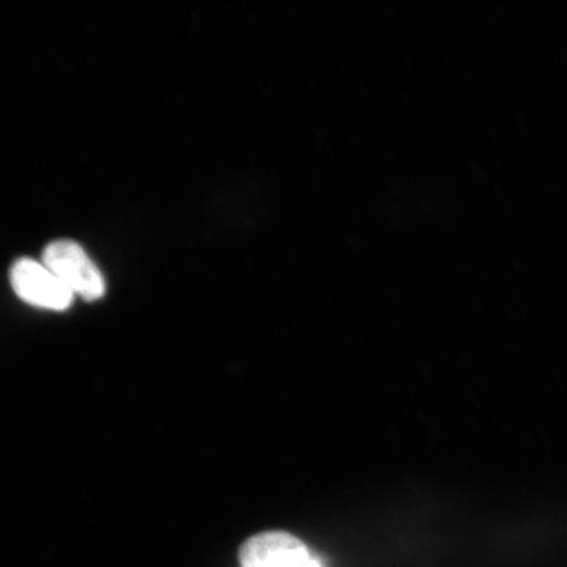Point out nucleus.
<instances>
[{
  "label": "nucleus",
  "instance_id": "f257e3e1",
  "mask_svg": "<svg viewBox=\"0 0 567 567\" xmlns=\"http://www.w3.org/2000/svg\"><path fill=\"white\" fill-rule=\"evenodd\" d=\"M42 264L84 301L101 300L105 293V281L101 269L87 252L74 240L60 239L49 244L42 254Z\"/></svg>",
  "mask_w": 567,
  "mask_h": 567
},
{
  "label": "nucleus",
  "instance_id": "f03ea898",
  "mask_svg": "<svg viewBox=\"0 0 567 567\" xmlns=\"http://www.w3.org/2000/svg\"><path fill=\"white\" fill-rule=\"evenodd\" d=\"M13 292L31 307L63 311L71 307L74 295L42 261L21 258L10 272Z\"/></svg>",
  "mask_w": 567,
  "mask_h": 567
},
{
  "label": "nucleus",
  "instance_id": "7ed1b4c3",
  "mask_svg": "<svg viewBox=\"0 0 567 567\" xmlns=\"http://www.w3.org/2000/svg\"><path fill=\"white\" fill-rule=\"evenodd\" d=\"M240 567H307L313 556L300 538L282 530L255 535L239 549Z\"/></svg>",
  "mask_w": 567,
  "mask_h": 567
},
{
  "label": "nucleus",
  "instance_id": "20e7f679",
  "mask_svg": "<svg viewBox=\"0 0 567 567\" xmlns=\"http://www.w3.org/2000/svg\"><path fill=\"white\" fill-rule=\"evenodd\" d=\"M307 567H323L321 563H319V559L313 557L311 559L310 564Z\"/></svg>",
  "mask_w": 567,
  "mask_h": 567
}]
</instances>
